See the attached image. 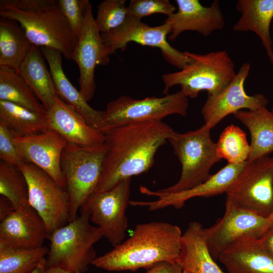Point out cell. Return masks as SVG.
Listing matches in <instances>:
<instances>
[{
	"instance_id": "30",
	"label": "cell",
	"mask_w": 273,
	"mask_h": 273,
	"mask_svg": "<svg viewBox=\"0 0 273 273\" xmlns=\"http://www.w3.org/2000/svg\"><path fill=\"white\" fill-rule=\"evenodd\" d=\"M0 194L8 199L15 210L32 208L28 201L26 179L17 167L0 161Z\"/></svg>"
},
{
	"instance_id": "3",
	"label": "cell",
	"mask_w": 273,
	"mask_h": 273,
	"mask_svg": "<svg viewBox=\"0 0 273 273\" xmlns=\"http://www.w3.org/2000/svg\"><path fill=\"white\" fill-rule=\"evenodd\" d=\"M0 16L17 21L30 42L71 60L78 41L58 0H1Z\"/></svg>"
},
{
	"instance_id": "19",
	"label": "cell",
	"mask_w": 273,
	"mask_h": 273,
	"mask_svg": "<svg viewBox=\"0 0 273 273\" xmlns=\"http://www.w3.org/2000/svg\"><path fill=\"white\" fill-rule=\"evenodd\" d=\"M46 118L50 130L60 134L68 143L92 147L105 142L104 134L90 126L72 107L57 95Z\"/></svg>"
},
{
	"instance_id": "26",
	"label": "cell",
	"mask_w": 273,
	"mask_h": 273,
	"mask_svg": "<svg viewBox=\"0 0 273 273\" xmlns=\"http://www.w3.org/2000/svg\"><path fill=\"white\" fill-rule=\"evenodd\" d=\"M18 71L47 110L50 108L57 94L51 72L39 47L32 46Z\"/></svg>"
},
{
	"instance_id": "4",
	"label": "cell",
	"mask_w": 273,
	"mask_h": 273,
	"mask_svg": "<svg viewBox=\"0 0 273 273\" xmlns=\"http://www.w3.org/2000/svg\"><path fill=\"white\" fill-rule=\"evenodd\" d=\"M80 210L79 216L49 235L47 268L84 273L97 257L94 246L103 237L102 233L90 224L88 213Z\"/></svg>"
},
{
	"instance_id": "43",
	"label": "cell",
	"mask_w": 273,
	"mask_h": 273,
	"mask_svg": "<svg viewBox=\"0 0 273 273\" xmlns=\"http://www.w3.org/2000/svg\"><path fill=\"white\" fill-rule=\"evenodd\" d=\"M181 273H189L187 271H184V270H183V271L181 272Z\"/></svg>"
},
{
	"instance_id": "44",
	"label": "cell",
	"mask_w": 273,
	"mask_h": 273,
	"mask_svg": "<svg viewBox=\"0 0 273 273\" xmlns=\"http://www.w3.org/2000/svg\"><path fill=\"white\" fill-rule=\"evenodd\" d=\"M272 36H273V26H272Z\"/></svg>"
},
{
	"instance_id": "36",
	"label": "cell",
	"mask_w": 273,
	"mask_h": 273,
	"mask_svg": "<svg viewBox=\"0 0 273 273\" xmlns=\"http://www.w3.org/2000/svg\"><path fill=\"white\" fill-rule=\"evenodd\" d=\"M14 134L0 122V159L18 167L24 161L20 156L13 141Z\"/></svg>"
},
{
	"instance_id": "39",
	"label": "cell",
	"mask_w": 273,
	"mask_h": 273,
	"mask_svg": "<svg viewBox=\"0 0 273 273\" xmlns=\"http://www.w3.org/2000/svg\"><path fill=\"white\" fill-rule=\"evenodd\" d=\"M15 209L10 201L6 198L1 196L0 221L4 220Z\"/></svg>"
},
{
	"instance_id": "24",
	"label": "cell",
	"mask_w": 273,
	"mask_h": 273,
	"mask_svg": "<svg viewBox=\"0 0 273 273\" xmlns=\"http://www.w3.org/2000/svg\"><path fill=\"white\" fill-rule=\"evenodd\" d=\"M236 9L242 15L233 25V30L254 32L260 39L269 59L272 57L270 26L273 19V0H239Z\"/></svg>"
},
{
	"instance_id": "6",
	"label": "cell",
	"mask_w": 273,
	"mask_h": 273,
	"mask_svg": "<svg viewBox=\"0 0 273 273\" xmlns=\"http://www.w3.org/2000/svg\"><path fill=\"white\" fill-rule=\"evenodd\" d=\"M211 129L206 124L185 133L174 131L168 141L181 166L180 178L175 184L158 190L165 193L187 191L206 181L212 167L220 159L216 144L211 139Z\"/></svg>"
},
{
	"instance_id": "42",
	"label": "cell",
	"mask_w": 273,
	"mask_h": 273,
	"mask_svg": "<svg viewBox=\"0 0 273 273\" xmlns=\"http://www.w3.org/2000/svg\"><path fill=\"white\" fill-rule=\"evenodd\" d=\"M269 60H270V62H271V63L273 65V57H271V58H269ZM272 112H273V107L272 108V110H271Z\"/></svg>"
},
{
	"instance_id": "21",
	"label": "cell",
	"mask_w": 273,
	"mask_h": 273,
	"mask_svg": "<svg viewBox=\"0 0 273 273\" xmlns=\"http://www.w3.org/2000/svg\"><path fill=\"white\" fill-rule=\"evenodd\" d=\"M40 48L49 64L57 95L79 113L90 126L104 134L108 128L103 120L102 111L91 107L79 90L69 80L62 68L61 53L49 48Z\"/></svg>"
},
{
	"instance_id": "13",
	"label": "cell",
	"mask_w": 273,
	"mask_h": 273,
	"mask_svg": "<svg viewBox=\"0 0 273 273\" xmlns=\"http://www.w3.org/2000/svg\"><path fill=\"white\" fill-rule=\"evenodd\" d=\"M226 194L249 211L263 217L270 215L273 213V157L247 161Z\"/></svg>"
},
{
	"instance_id": "20",
	"label": "cell",
	"mask_w": 273,
	"mask_h": 273,
	"mask_svg": "<svg viewBox=\"0 0 273 273\" xmlns=\"http://www.w3.org/2000/svg\"><path fill=\"white\" fill-rule=\"evenodd\" d=\"M49 236L44 222L31 208L14 210L0 223V244L17 249L43 246Z\"/></svg>"
},
{
	"instance_id": "28",
	"label": "cell",
	"mask_w": 273,
	"mask_h": 273,
	"mask_svg": "<svg viewBox=\"0 0 273 273\" xmlns=\"http://www.w3.org/2000/svg\"><path fill=\"white\" fill-rule=\"evenodd\" d=\"M0 100L10 102L46 116L47 109L18 70L0 67Z\"/></svg>"
},
{
	"instance_id": "25",
	"label": "cell",
	"mask_w": 273,
	"mask_h": 273,
	"mask_svg": "<svg viewBox=\"0 0 273 273\" xmlns=\"http://www.w3.org/2000/svg\"><path fill=\"white\" fill-rule=\"evenodd\" d=\"M234 116L247 127L251 135L248 161L268 156L273 152V112L266 107L240 110Z\"/></svg>"
},
{
	"instance_id": "31",
	"label": "cell",
	"mask_w": 273,
	"mask_h": 273,
	"mask_svg": "<svg viewBox=\"0 0 273 273\" xmlns=\"http://www.w3.org/2000/svg\"><path fill=\"white\" fill-rule=\"evenodd\" d=\"M48 252L44 246L26 249L0 244V273H31Z\"/></svg>"
},
{
	"instance_id": "35",
	"label": "cell",
	"mask_w": 273,
	"mask_h": 273,
	"mask_svg": "<svg viewBox=\"0 0 273 273\" xmlns=\"http://www.w3.org/2000/svg\"><path fill=\"white\" fill-rule=\"evenodd\" d=\"M71 29L78 38L82 31L88 0H58Z\"/></svg>"
},
{
	"instance_id": "32",
	"label": "cell",
	"mask_w": 273,
	"mask_h": 273,
	"mask_svg": "<svg viewBox=\"0 0 273 273\" xmlns=\"http://www.w3.org/2000/svg\"><path fill=\"white\" fill-rule=\"evenodd\" d=\"M215 144L218 157L228 163L238 164L248 160L250 145L245 131L237 126L232 124L225 127Z\"/></svg>"
},
{
	"instance_id": "23",
	"label": "cell",
	"mask_w": 273,
	"mask_h": 273,
	"mask_svg": "<svg viewBox=\"0 0 273 273\" xmlns=\"http://www.w3.org/2000/svg\"><path fill=\"white\" fill-rule=\"evenodd\" d=\"M202 225L193 221L182 234L176 262L189 273H225L211 256L206 243ZM228 273V272H226Z\"/></svg>"
},
{
	"instance_id": "22",
	"label": "cell",
	"mask_w": 273,
	"mask_h": 273,
	"mask_svg": "<svg viewBox=\"0 0 273 273\" xmlns=\"http://www.w3.org/2000/svg\"><path fill=\"white\" fill-rule=\"evenodd\" d=\"M218 259L228 273H273V255L254 237H245L236 241Z\"/></svg>"
},
{
	"instance_id": "45",
	"label": "cell",
	"mask_w": 273,
	"mask_h": 273,
	"mask_svg": "<svg viewBox=\"0 0 273 273\" xmlns=\"http://www.w3.org/2000/svg\"><path fill=\"white\" fill-rule=\"evenodd\" d=\"M76 273H78V272H76Z\"/></svg>"
},
{
	"instance_id": "38",
	"label": "cell",
	"mask_w": 273,
	"mask_h": 273,
	"mask_svg": "<svg viewBox=\"0 0 273 273\" xmlns=\"http://www.w3.org/2000/svg\"><path fill=\"white\" fill-rule=\"evenodd\" d=\"M258 239L262 246L273 255V222L265 233Z\"/></svg>"
},
{
	"instance_id": "16",
	"label": "cell",
	"mask_w": 273,
	"mask_h": 273,
	"mask_svg": "<svg viewBox=\"0 0 273 273\" xmlns=\"http://www.w3.org/2000/svg\"><path fill=\"white\" fill-rule=\"evenodd\" d=\"M247 163V161L238 164L228 163L209 179L201 185L190 190L173 193H165L154 191L145 186H141L140 191L148 196H153L158 199L152 201H132L133 206H146L149 210H156L168 206L179 209L186 202L195 197H209L223 193L228 191L237 179Z\"/></svg>"
},
{
	"instance_id": "7",
	"label": "cell",
	"mask_w": 273,
	"mask_h": 273,
	"mask_svg": "<svg viewBox=\"0 0 273 273\" xmlns=\"http://www.w3.org/2000/svg\"><path fill=\"white\" fill-rule=\"evenodd\" d=\"M105 142L92 147H82L68 143L61 158V169L70 201V219L93 194L100 179L106 151Z\"/></svg>"
},
{
	"instance_id": "15",
	"label": "cell",
	"mask_w": 273,
	"mask_h": 273,
	"mask_svg": "<svg viewBox=\"0 0 273 273\" xmlns=\"http://www.w3.org/2000/svg\"><path fill=\"white\" fill-rule=\"evenodd\" d=\"M71 60L76 63L79 68V92L85 100L89 101L96 90L95 71L97 65H105L109 61L93 16L90 3L87 7L83 28Z\"/></svg>"
},
{
	"instance_id": "14",
	"label": "cell",
	"mask_w": 273,
	"mask_h": 273,
	"mask_svg": "<svg viewBox=\"0 0 273 273\" xmlns=\"http://www.w3.org/2000/svg\"><path fill=\"white\" fill-rule=\"evenodd\" d=\"M250 68V64L245 62L226 87L216 95H208L201 112L205 124L210 129L229 115L243 109L256 110L266 107L268 100L263 95H249L245 90L244 82Z\"/></svg>"
},
{
	"instance_id": "11",
	"label": "cell",
	"mask_w": 273,
	"mask_h": 273,
	"mask_svg": "<svg viewBox=\"0 0 273 273\" xmlns=\"http://www.w3.org/2000/svg\"><path fill=\"white\" fill-rule=\"evenodd\" d=\"M170 33L168 24L151 27L141 20L127 16L120 27L105 33H101L106 54L109 56L120 49L124 51L127 44L134 42L140 44L159 48L164 59L179 69L192 61L186 52H181L171 46L167 40Z\"/></svg>"
},
{
	"instance_id": "27",
	"label": "cell",
	"mask_w": 273,
	"mask_h": 273,
	"mask_svg": "<svg viewBox=\"0 0 273 273\" xmlns=\"http://www.w3.org/2000/svg\"><path fill=\"white\" fill-rule=\"evenodd\" d=\"M32 46L17 21L1 17L0 67L18 70Z\"/></svg>"
},
{
	"instance_id": "5",
	"label": "cell",
	"mask_w": 273,
	"mask_h": 273,
	"mask_svg": "<svg viewBox=\"0 0 273 273\" xmlns=\"http://www.w3.org/2000/svg\"><path fill=\"white\" fill-rule=\"evenodd\" d=\"M186 53L192 61L179 71L162 75L163 94L167 95L170 88L179 85L188 98H195L202 90L207 91L208 95H214L236 75L234 63L226 50L205 54Z\"/></svg>"
},
{
	"instance_id": "10",
	"label": "cell",
	"mask_w": 273,
	"mask_h": 273,
	"mask_svg": "<svg viewBox=\"0 0 273 273\" xmlns=\"http://www.w3.org/2000/svg\"><path fill=\"white\" fill-rule=\"evenodd\" d=\"M18 168L27 183L29 203L44 222L49 235L67 224L70 201L66 190L32 163L24 162Z\"/></svg>"
},
{
	"instance_id": "12",
	"label": "cell",
	"mask_w": 273,
	"mask_h": 273,
	"mask_svg": "<svg viewBox=\"0 0 273 273\" xmlns=\"http://www.w3.org/2000/svg\"><path fill=\"white\" fill-rule=\"evenodd\" d=\"M131 178L123 179L112 189L90 195L80 209L114 247L124 241L128 226L126 209L129 204Z\"/></svg>"
},
{
	"instance_id": "18",
	"label": "cell",
	"mask_w": 273,
	"mask_h": 273,
	"mask_svg": "<svg viewBox=\"0 0 273 273\" xmlns=\"http://www.w3.org/2000/svg\"><path fill=\"white\" fill-rule=\"evenodd\" d=\"M175 2L177 11L165 21L170 27L169 40H174L184 31H197L207 36L223 28L225 22L219 1H213L209 7L203 6L198 0Z\"/></svg>"
},
{
	"instance_id": "9",
	"label": "cell",
	"mask_w": 273,
	"mask_h": 273,
	"mask_svg": "<svg viewBox=\"0 0 273 273\" xmlns=\"http://www.w3.org/2000/svg\"><path fill=\"white\" fill-rule=\"evenodd\" d=\"M273 222V213L263 217L249 211L226 195L223 216L208 228H204L205 240L215 261L236 241L245 237L260 238Z\"/></svg>"
},
{
	"instance_id": "34",
	"label": "cell",
	"mask_w": 273,
	"mask_h": 273,
	"mask_svg": "<svg viewBox=\"0 0 273 273\" xmlns=\"http://www.w3.org/2000/svg\"><path fill=\"white\" fill-rule=\"evenodd\" d=\"M127 9L128 16L141 20L156 13L169 16L174 13L176 7L168 0H131Z\"/></svg>"
},
{
	"instance_id": "8",
	"label": "cell",
	"mask_w": 273,
	"mask_h": 273,
	"mask_svg": "<svg viewBox=\"0 0 273 273\" xmlns=\"http://www.w3.org/2000/svg\"><path fill=\"white\" fill-rule=\"evenodd\" d=\"M188 107V98L181 90L163 97L140 100L123 95L107 104L102 117L109 129L131 123L162 121L171 114L185 116Z\"/></svg>"
},
{
	"instance_id": "1",
	"label": "cell",
	"mask_w": 273,
	"mask_h": 273,
	"mask_svg": "<svg viewBox=\"0 0 273 273\" xmlns=\"http://www.w3.org/2000/svg\"><path fill=\"white\" fill-rule=\"evenodd\" d=\"M174 131L162 121L109 128L104 133L107 149L101 176L95 190H109L121 180L147 172L158 149Z\"/></svg>"
},
{
	"instance_id": "33",
	"label": "cell",
	"mask_w": 273,
	"mask_h": 273,
	"mask_svg": "<svg viewBox=\"0 0 273 273\" xmlns=\"http://www.w3.org/2000/svg\"><path fill=\"white\" fill-rule=\"evenodd\" d=\"M125 0H104L98 6L95 19L101 33L110 32L122 25L128 16Z\"/></svg>"
},
{
	"instance_id": "41",
	"label": "cell",
	"mask_w": 273,
	"mask_h": 273,
	"mask_svg": "<svg viewBox=\"0 0 273 273\" xmlns=\"http://www.w3.org/2000/svg\"><path fill=\"white\" fill-rule=\"evenodd\" d=\"M44 273H71L59 267L47 268Z\"/></svg>"
},
{
	"instance_id": "37",
	"label": "cell",
	"mask_w": 273,
	"mask_h": 273,
	"mask_svg": "<svg viewBox=\"0 0 273 273\" xmlns=\"http://www.w3.org/2000/svg\"><path fill=\"white\" fill-rule=\"evenodd\" d=\"M183 269L177 262L162 261L147 269V273H181Z\"/></svg>"
},
{
	"instance_id": "29",
	"label": "cell",
	"mask_w": 273,
	"mask_h": 273,
	"mask_svg": "<svg viewBox=\"0 0 273 273\" xmlns=\"http://www.w3.org/2000/svg\"><path fill=\"white\" fill-rule=\"evenodd\" d=\"M0 122L14 136L32 135L50 130L46 116L2 100H0Z\"/></svg>"
},
{
	"instance_id": "2",
	"label": "cell",
	"mask_w": 273,
	"mask_h": 273,
	"mask_svg": "<svg viewBox=\"0 0 273 273\" xmlns=\"http://www.w3.org/2000/svg\"><path fill=\"white\" fill-rule=\"evenodd\" d=\"M182 236L179 228L162 221L137 224L131 236L92 265L108 271L146 269L162 261L176 262Z\"/></svg>"
},
{
	"instance_id": "40",
	"label": "cell",
	"mask_w": 273,
	"mask_h": 273,
	"mask_svg": "<svg viewBox=\"0 0 273 273\" xmlns=\"http://www.w3.org/2000/svg\"><path fill=\"white\" fill-rule=\"evenodd\" d=\"M47 268L46 266V258H42L36 267L31 273H44Z\"/></svg>"
},
{
	"instance_id": "17",
	"label": "cell",
	"mask_w": 273,
	"mask_h": 273,
	"mask_svg": "<svg viewBox=\"0 0 273 273\" xmlns=\"http://www.w3.org/2000/svg\"><path fill=\"white\" fill-rule=\"evenodd\" d=\"M13 141L24 162L36 165L65 189L61 158L68 143L65 139L55 131L49 130L32 135L14 136Z\"/></svg>"
}]
</instances>
